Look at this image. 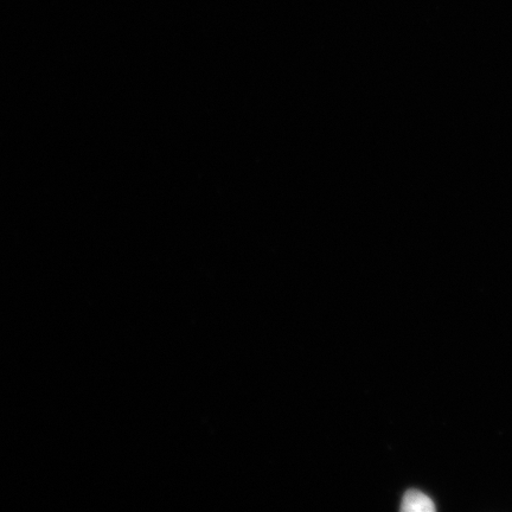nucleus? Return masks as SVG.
I'll use <instances>...</instances> for the list:
<instances>
[{
    "instance_id": "f257e3e1",
    "label": "nucleus",
    "mask_w": 512,
    "mask_h": 512,
    "mask_svg": "<svg viewBox=\"0 0 512 512\" xmlns=\"http://www.w3.org/2000/svg\"><path fill=\"white\" fill-rule=\"evenodd\" d=\"M402 511L406 512H433L435 505L432 499L420 491L409 490L402 499Z\"/></svg>"
}]
</instances>
